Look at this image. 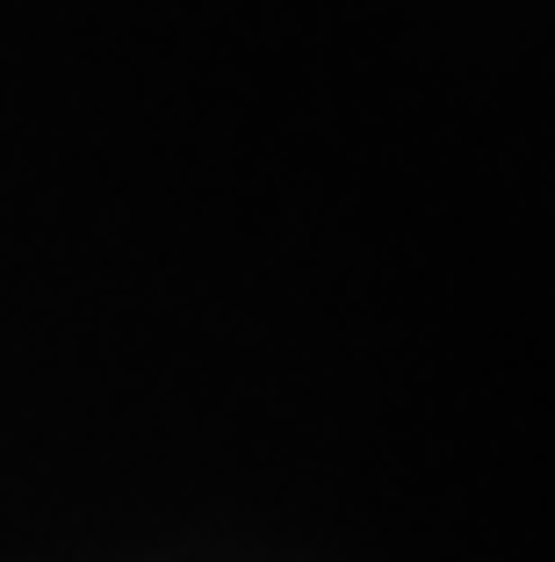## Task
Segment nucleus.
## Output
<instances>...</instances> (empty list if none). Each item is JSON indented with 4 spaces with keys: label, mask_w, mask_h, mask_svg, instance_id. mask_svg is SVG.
I'll list each match as a JSON object with an SVG mask.
<instances>
[]
</instances>
